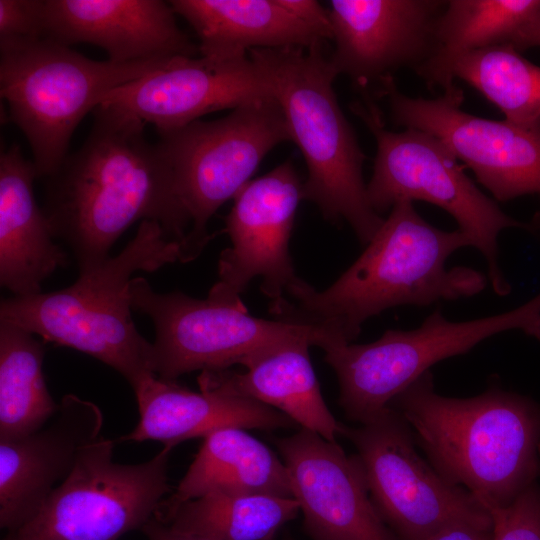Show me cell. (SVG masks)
<instances>
[{
  "label": "cell",
  "mask_w": 540,
  "mask_h": 540,
  "mask_svg": "<svg viewBox=\"0 0 540 540\" xmlns=\"http://www.w3.org/2000/svg\"><path fill=\"white\" fill-rule=\"evenodd\" d=\"M441 0H331L329 18L337 75L350 78L364 96L384 86L402 68L416 71L432 56Z\"/></svg>",
  "instance_id": "15"
},
{
  "label": "cell",
  "mask_w": 540,
  "mask_h": 540,
  "mask_svg": "<svg viewBox=\"0 0 540 540\" xmlns=\"http://www.w3.org/2000/svg\"><path fill=\"white\" fill-rule=\"evenodd\" d=\"M139 421L120 441H159L172 448L223 428L275 430L296 423L284 413L255 400L200 389L150 375L133 388Z\"/></svg>",
  "instance_id": "20"
},
{
  "label": "cell",
  "mask_w": 540,
  "mask_h": 540,
  "mask_svg": "<svg viewBox=\"0 0 540 540\" xmlns=\"http://www.w3.org/2000/svg\"><path fill=\"white\" fill-rule=\"evenodd\" d=\"M323 45L254 49L248 52L280 104L291 141L301 151L307 179L303 200L323 217L346 221L368 244L384 219L371 207L363 179L366 159L333 89L338 76Z\"/></svg>",
  "instance_id": "5"
},
{
  "label": "cell",
  "mask_w": 540,
  "mask_h": 540,
  "mask_svg": "<svg viewBox=\"0 0 540 540\" xmlns=\"http://www.w3.org/2000/svg\"><path fill=\"white\" fill-rule=\"evenodd\" d=\"M493 540H540V485L533 484L510 504L491 509Z\"/></svg>",
  "instance_id": "29"
},
{
  "label": "cell",
  "mask_w": 540,
  "mask_h": 540,
  "mask_svg": "<svg viewBox=\"0 0 540 540\" xmlns=\"http://www.w3.org/2000/svg\"><path fill=\"white\" fill-rule=\"evenodd\" d=\"M175 14L161 0H45V38L98 46L117 63L194 57Z\"/></svg>",
  "instance_id": "19"
},
{
  "label": "cell",
  "mask_w": 540,
  "mask_h": 540,
  "mask_svg": "<svg viewBox=\"0 0 540 540\" xmlns=\"http://www.w3.org/2000/svg\"><path fill=\"white\" fill-rule=\"evenodd\" d=\"M82 147L48 177L43 209L55 238L72 251L83 272L110 257L115 241L134 222L159 223L180 247L190 221L158 143L145 123L98 106Z\"/></svg>",
  "instance_id": "1"
},
{
  "label": "cell",
  "mask_w": 540,
  "mask_h": 540,
  "mask_svg": "<svg viewBox=\"0 0 540 540\" xmlns=\"http://www.w3.org/2000/svg\"><path fill=\"white\" fill-rule=\"evenodd\" d=\"M194 29L202 57L228 59L254 49L309 48L327 40L280 0H173Z\"/></svg>",
  "instance_id": "23"
},
{
  "label": "cell",
  "mask_w": 540,
  "mask_h": 540,
  "mask_svg": "<svg viewBox=\"0 0 540 540\" xmlns=\"http://www.w3.org/2000/svg\"><path fill=\"white\" fill-rule=\"evenodd\" d=\"M410 426L429 463L489 511L540 477V405L492 387L471 398L435 392L425 372L389 404Z\"/></svg>",
  "instance_id": "3"
},
{
  "label": "cell",
  "mask_w": 540,
  "mask_h": 540,
  "mask_svg": "<svg viewBox=\"0 0 540 540\" xmlns=\"http://www.w3.org/2000/svg\"><path fill=\"white\" fill-rule=\"evenodd\" d=\"M45 0H0V48L45 38Z\"/></svg>",
  "instance_id": "30"
},
{
  "label": "cell",
  "mask_w": 540,
  "mask_h": 540,
  "mask_svg": "<svg viewBox=\"0 0 540 540\" xmlns=\"http://www.w3.org/2000/svg\"><path fill=\"white\" fill-rule=\"evenodd\" d=\"M508 330L540 341V293L515 309L464 322L449 321L435 310L417 329H391L370 343L332 348L325 352V361L337 375L346 418L362 424L435 363Z\"/></svg>",
  "instance_id": "10"
},
{
  "label": "cell",
  "mask_w": 540,
  "mask_h": 540,
  "mask_svg": "<svg viewBox=\"0 0 540 540\" xmlns=\"http://www.w3.org/2000/svg\"><path fill=\"white\" fill-rule=\"evenodd\" d=\"M289 540H291V539H289Z\"/></svg>",
  "instance_id": "35"
},
{
  "label": "cell",
  "mask_w": 540,
  "mask_h": 540,
  "mask_svg": "<svg viewBox=\"0 0 540 540\" xmlns=\"http://www.w3.org/2000/svg\"><path fill=\"white\" fill-rule=\"evenodd\" d=\"M341 435L355 458L378 514L397 540H425L455 523L493 528L489 510L468 490L451 483L415 448L413 432L392 406Z\"/></svg>",
  "instance_id": "12"
},
{
  "label": "cell",
  "mask_w": 540,
  "mask_h": 540,
  "mask_svg": "<svg viewBox=\"0 0 540 540\" xmlns=\"http://www.w3.org/2000/svg\"><path fill=\"white\" fill-rule=\"evenodd\" d=\"M130 299L133 310L153 321L154 373L164 380L196 370H224L237 364L246 368L297 342H309L324 351L333 346L313 328L251 316L246 307L208 296L196 299L182 292H156L141 277L132 279Z\"/></svg>",
  "instance_id": "9"
},
{
  "label": "cell",
  "mask_w": 540,
  "mask_h": 540,
  "mask_svg": "<svg viewBox=\"0 0 540 540\" xmlns=\"http://www.w3.org/2000/svg\"><path fill=\"white\" fill-rule=\"evenodd\" d=\"M0 55V94L30 144L38 177L58 170L75 128L109 92L176 58L97 61L48 38L0 48Z\"/></svg>",
  "instance_id": "6"
},
{
  "label": "cell",
  "mask_w": 540,
  "mask_h": 540,
  "mask_svg": "<svg viewBox=\"0 0 540 540\" xmlns=\"http://www.w3.org/2000/svg\"><path fill=\"white\" fill-rule=\"evenodd\" d=\"M143 530L149 540H207L178 532L155 516L143 527Z\"/></svg>",
  "instance_id": "33"
},
{
  "label": "cell",
  "mask_w": 540,
  "mask_h": 540,
  "mask_svg": "<svg viewBox=\"0 0 540 540\" xmlns=\"http://www.w3.org/2000/svg\"><path fill=\"white\" fill-rule=\"evenodd\" d=\"M394 124L427 132L441 142L498 201L540 194V124L490 120L461 109L464 95L453 85L435 99L414 98L385 87Z\"/></svg>",
  "instance_id": "13"
},
{
  "label": "cell",
  "mask_w": 540,
  "mask_h": 540,
  "mask_svg": "<svg viewBox=\"0 0 540 540\" xmlns=\"http://www.w3.org/2000/svg\"><path fill=\"white\" fill-rule=\"evenodd\" d=\"M312 540H397L372 503L353 456L301 428L276 440Z\"/></svg>",
  "instance_id": "17"
},
{
  "label": "cell",
  "mask_w": 540,
  "mask_h": 540,
  "mask_svg": "<svg viewBox=\"0 0 540 540\" xmlns=\"http://www.w3.org/2000/svg\"><path fill=\"white\" fill-rule=\"evenodd\" d=\"M281 4L305 24L332 39L329 12L314 0H280Z\"/></svg>",
  "instance_id": "31"
},
{
  "label": "cell",
  "mask_w": 540,
  "mask_h": 540,
  "mask_svg": "<svg viewBox=\"0 0 540 540\" xmlns=\"http://www.w3.org/2000/svg\"><path fill=\"white\" fill-rule=\"evenodd\" d=\"M114 441L86 446L69 476L37 513L4 540H117L143 528L172 492L165 446L137 464L113 461Z\"/></svg>",
  "instance_id": "11"
},
{
  "label": "cell",
  "mask_w": 540,
  "mask_h": 540,
  "mask_svg": "<svg viewBox=\"0 0 540 540\" xmlns=\"http://www.w3.org/2000/svg\"><path fill=\"white\" fill-rule=\"evenodd\" d=\"M511 46L520 53L532 47H540V8L530 22L518 33Z\"/></svg>",
  "instance_id": "34"
},
{
  "label": "cell",
  "mask_w": 540,
  "mask_h": 540,
  "mask_svg": "<svg viewBox=\"0 0 540 540\" xmlns=\"http://www.w3.org/2000/svg\"><path fill=\"white\" fill-rule=\"evenodd\" d=\"M270 94L249 55L228 59L180 56L112 90L99 106L135 117L163 132Z\"/></svg>",
  "instance_id": "16"
},
{
  "label": "cell",
  "mask_w": 540,
  "mask_h": 540,
  "mask_svg": "<svg viewBox=\"0 0 540 540\" xmlns=\"http://www.w3.org/2000/svg\"><path fill=\"white\" fill-rule=\"evenodd\" d=\"M179 259V243L169 239L159 223L144 220L119 254L79 272L72 285L2 300L0 322L88 354L117 371L133 388L155 373L153 344L138 332L131 316L132 275L156 271Z\"/></svg>",
  "instance_id": "4"
},
{
  "label": "cell",
  "mask_w": 540,
  "mask_h": 540,
  "mask_svg": "<svg viewBox=\"0 0 540 540\" xmlns=\"http://www.w3.org/2000/svg\"><path fill=\"white\" fill-rule=\"evenodd\" d=\"M33 161L12 145L0 156V284L16 297L41 293V284L68 262L35 200Z\"/></svg>",
  "instance_id": "21"
},
{
  "label": "cell",
  "mask_w": 540,
  "mask_h": 540,
  "mask_svg": "<svg viewBox=\"0 0 540 540\" xmlns=\"http://www.w3.org/2000/svg\"><path fill=\"white\" fill-rule=\"evenodd\" d=\"M472 246L460 229L445 231L423 219L411 201L396 203L359 258L327 289L302 279L270 302L274 319L313 328L334 347L349 344L369 318L395 306H427L476 295L486 287L479 271L446 268L455 251Z\"/></svg>",
  "instance_id": "2"
},
{
  "label": "cell",
  "mask_w": 540,
  "mask_h": 540,
  "mask_svg": "<svg viewBox=\"0 0 540 540\" xmlns=\"http://www.w3.org/2000/svg\"><path fill=\"white\" fill-rule=\"evenodd\" d=\"M465 81L497 106L505 119L522 126L540 124V66L509 44L466 52L452 59L433 87L443 90Z\"/></svg>",
  "instance_id": "26"
},
{
  "label": "cell",
  "mask_w": 540,
  "mask_h": 540,
  "mask_svg": "<svg viewBox=\"0 0 540 540\" xmlns=\"http://www.w3.org/2000/svg\"><path fill=\"white\" fill-rule=\"evenodd\" d=\"M376 141L373 173L367 184L371 207L379 215L400 201L422 200L444 209L484 256L497 295L510 292L499 266L498 236L507 228L536 227L504 213L464 172V165L435 136L415 129L388 130L370 97L351 104Z\"/></svg>",
  "instance_id": "7"
},
{
  "label": "cell",
  "mask_w": 540,
  "mask_h": 540,
  "mask_svg": "<svg viewBox=\"0 0 540 540\" xmlns=\"http://www.w3.org/2000/svg\"><path fill=\"white\" fill-rule=\"evenodd\" d=\"M303 182L291 161L246 183L233 198L224 231L231 246L218 261V281L208 297L244 308L241 293L256 277L271 302L283 298L301 279L289 253Z\"/></svg>",
  "instance_id": "14"
},
{
  "label": "cell",
  "mask_w": 540,
  "mask_h": 540,
  "mask_svg": "<svg viewBox=\"0 0 540 540\" xmlns=\"http://www.w3.org/2000/svg\"><path fill=\"white\" fill-rule=\"evenodd\" d=\"M309 342L281 347L259 358L246 371L210 370L198 376L200 389L247 398L272 407L301 428L336 442L343 424L328 409L314 372Z\"/></svg>",
  "instance_id": "22"
},
{
  "label": "cell",
  "mask_w": 540,
  "mask_h": 540,
  "mask_svg": "<svg viewBox=\"0 0 540 540\" xmlns=\"http://www.w3.org/2000/svg\"><path fill=\"white\" fill-rule=\"evenodd\" d=\"M293 497L288 470L280 458L246 429H219L203 440L183 478L161 503V518L182 503L208 493Z\"/></svg>",
  "instance_id": "24"
},
{
  "label": "cell",
  "mask_w": 540,
  "mask_h": 540,
  "mask_svg": "<svg viewBox=\"0 0 540 540\" xmlns=\"http://www.w3.org/2000/svg\"><path fill=\"white\" fill-rule=\"evenodd\" d=\"M44 342L0 322V440L42 428L58 411L42 371Z\"/></svg>",
  "instance_id": "28"
},
{
  "label": "cell",
  "mask_w": 540,
  "mask_h": 540,
  "mask_svg": "<svg viewBox=\"0 0 540 540\" xmlns=\"http://www.w3.org/2000/svg\"><path fill=\"white\" fill-rule=\"evenodd\" d=\"M540 8V0H449L437 20L432 56L415 72L429 87L454 58L494 45H511Z\"/></svg>",
  "instance_id": "27"
},
{
  "label": "cell",
  "mask_w": 540,
  "mask_h": 540,
  "mask_svg": "<svg viewBox=\"0 0 540 540\" xmlns=\"http://www.w3.org/2000/svg\"><path fill=\"white\" fill-rule=\"evenodd\" d=\"M299 511L290 497L212 492L156 518L178 532L207 540H274Z\"/></svg>",
  "instance_id": "25"
},
{
  "label": "cell",
  "mask_w": 540,
  "mask_h": 540,
  "mask_svg": "<svg viewBox=\"0 0 540 540\" xmlns=\"http://www.w3.org/2000/svg\"><path fill=\"white\" fill-rule=\"evenodd\" d=\"M178 200L190 221L179 262L195 260L212 235L210 218L251 180L265 156L291 141L283 110L273 94L242 104L225 117L196 120L158 132Z\"/></svg>",
  "instance_id": "8"
},
{
  "label": "cell",
  "mask_w": 540,
  "mask_h": 540,
  "mask_svg": "<svg viewBox=\"0 0 540 540\" xmlns=\"http://www.w3.org/2000/svg\"><path fill=\"white\" fill-rule=\"evenodd\" d=\"M493 537V528L455 523L438 530L425 540H493Z\"/></svg>",
  "instance_id": "32"
},
{
  "label": "cell",
  "mask_w": 540,
  "mask_h": 540,
  "mask_svg": "<svg viewBox=\"0 0 540 540\" xmlns=\"http://www.w3.org/2000/svg\"><path fill=\"white\" fill-rule=\"evenodd\" d=\"M93 402L66 394L39 430L0 440V526L12 532L31 519L69 476L82 450L101 436Z\"/></svg>",
  "instance_id": "18"
}]
</instances>
